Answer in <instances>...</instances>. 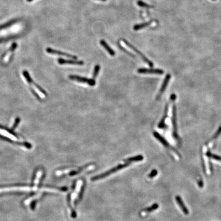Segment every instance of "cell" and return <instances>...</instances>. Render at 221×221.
Here are the masks:
<instances>
[{
  "instance_id": "obj_22",
  "label": "cell",
  "mask_w": 221,
  "mask_h": 221,
  "mask_svg": "<svg viewBox=\"0 0 221 221\" xmlns=\"http://www.w3.org/2000/svg\"><path fill=\"white\" fill-rule=\"evenodd\" d=\"M16 20H12V21H11L9 22H7V23L1 25L0 26V31L3 30L4 29H5V28H7V27H9L11 26L12 24H13L16 23Z\"/></svg>"
},
{
  "instance_id": "obj_27",
  "label": "cell",
  "mask_w": 221,
  "mask_h": 221,
  "mask_svg": "<svg viewBox=\"0 0 221 221\" xmlns=\"http://www.w3.org/2000/svg\"><path fill=\"white\" fill-rule=\"evenodd\" d=\"M175 99H176V95H175V94H172L171 96H170V100L171 101L174 102V101L175 100Z\"/></svg>"
},
{
  "instance_id": "obj_11",
  "label": "cell",
  "mask_w": 221,
  "mask_h": 221,
  "mask_svg": "<svg viewBox=\"0 0 221 221\" xmlns=\"http://www.w3.org/2000/svg\"><path fill=\"white\" fill-rule=\"evenodd\" d=\"M58 63L60 65L64 64H70V65H83L84 62L82 60H65L63 58H59L58 60Z\"/></svg>"
},
{
  "instance_id": "obj_6",
  "label": "cell",
  "mask_w": 221,
  "mask_h": 221,
  "mask_svg": "<svg viewBox=\"0 0 221 221\" xmlns=\"http://www.w3.org/2000/svg\"><path fill=\"white\" fill-rule=\"evenodd\" d=\"M172 124L173 126V136L174 138L179 140V136L177 133V108L175 105L174 104L172 107Z\"/></svg>"
},
{
  "instance_id": "obj_32",
  "label": "cell",
  "mask_w": 221,
  "mask_h": 221,
  "mask_svg": "<svg viewBox=\"0 0 221 221\" xmlns=\"http://www.w3.org/2000/svg\"><path fill=\"white\" fill-rule=\"evenodd\" d=\"M212 1H216V0H212Z\"/></svg>"
},
{
  "instance_id": "obj_14",
  "label": "cell",
  "mask_w": 221,
  "mask_h": 221,
  "mask_svg": "<svg viewBox=\"0 0 221 221\" xmlns=\"http://www.w3.org/2000/svg\"><path fill=\"white\" fill-rule=\"evenodd\" d=\"M175 200L184 214L185 215H188L189 214V211L188 210L187 208L186 207V206L185 205V204L184 203L181 197L179 196H175Z\"/></svg>"
},
{
  "instance_id": "obj_10",
  "label": "cell",
  "mask_w": 221,
  "mask_h": 221,
  "mask_svg": "<svg viewBox=\"0 0 221 221\" xmlns=\"http://www.w3.org/2000/svg\"><path fill=\"white\" fill-rule=\"evenodd\" d=\"M170 78H171V75H170L169 74H167L166 76H165V79L163 81V84H162L161 87L160 89L159 92L157 94V96L156 97V100H159L160 98H161V97L162 96V95L163 94V92L165 91V90L167 86L169 84V81H170Z\"/></svg>"
},
{
  "instance_id": "obj_17",
  "label": "cell",
  "mask_w": 221,
  "mask_h": 221,
  "mask_svg": "<svg viewBox=\"0 0 221 221\" xmlns=\"http://www.w3.org/2000/svg\"><path fill=\"white\" fill-rule=\"evenodd\" d=\"M144 159V157L142 155H138L136 156L132 157H130V158H127L126 159H125L123 161L125 162H127V163H132L133 162L141 161H142Z\"/></svg>"
},
{
  "instance_id": "obj_23",
  "label": "cell",
  "mask_w": 221,
  "mask_h": 221,
  "mask_svg": "<svg viewBox=\"0 0 221 221\" xmlns=\"http://www.w3.org/2000/svg\"><path fill=\"white\" fill-rule=\"evenodd\" d=\"M137 5L140 6V7H144V8H152L153 7L152 6L149 5V4L146 3L145 2H143L141 0H139L137 2Z\"/></svg>"
},
{
  "instance_id": "obj_28",
  "label": "cell",
  "mask_w": 221,
  "mask_h": 221,
  "mask_svg": "<svg viewBox=\"0 0 221 221\" xmlns=\"http://www.w3.org/2000/svg\"><path fill=\"white\" fill-rule=\"evenodd\" d=\"M198 185L200 187H202L203 186V181H202L201 180H200L198 181Z\"/></svg>"
},
{
  "instance_id": "obj_15",
  "label": "cell",
  "mask_w": 221,
  "mask_h": 221,
  "mask_svg": "<svg viewBox=\"0 0 221 221\" xmlns=\"http://www.w3.org/2000/svg\"><path fill=\"white\" fill-rule=\"evenodd\" d=\"M159 208V205L157 203L154 204L153 205L151 206L150 207H147L146 208H145L143 210L141 211L140 212V216L141 217H144L146 214L149 213V212H152L153 211L156 210Z\"/></svg>"
},
{
  "instance_id": "obj_19",
  "label": "cell",
  "mask_w": 221,
  "mask_h": 221,
  "mask_svg": "<svg viewBox=\"0 0 221 221\" xmlns=\"http://www.w3.org/2000/svg\"><path fill=\"white\" fill-rule=\"evenodd\" d=\"M17 47V44H14L12 45V46L11 47V48L9 50V53H7V55H6L4 58L3 62L4 63H8V61L9 60V58L10 57L11 52L12 51H14L15 49Z\"/></svg>"
},
{
  "instance_id": "obj_7",
  "label": "cell",
  "mask_w": 221,
  "mask_h": 221,
  "mask_svg": "<svg viewBox=\"0 0 221 221\" xmlns=\"http://www.w3.org/2000/svg\"><path fill=\"white\" fill-rule=\"evenodd\" d=\"M154 136L162 144H163V146H164L167 149H170L172 151H173L174 153H175L179 157H181V155L180 154L178 151L176 149H175L174 147L170 146V144H169V142H167L165 139L161 135H160L159 134L157 133V132H154L153 133Z\"/></svg>"
},
{
  "instance_id": "obj_29",
  "label": "cell",
  "mask_w": 221,
  "mask_h": 221,
  "mask_svg": "<svg viewBox=\"0 0 221 221\" xmlns=\"http://www.w3.org/2000/svg\"><path fill=\"white\" fill-rule=\"evenodd\" d=\"M10 38H4V39H0V43H1L3 42H5V40H9Z\"/></svg>"
},
{
  "instance_id": "obj_2",
  "label": "cell",
  "mask_w": 221,
  "mask_h": 221,
  "mask_svg": "<svg viewBox=\"0 0 221 221\" xmlns=\"http://www.w3.org/2000/svg\"><path fill=\"white\" fill-rule=\"evenodd\" d=\"M131 163H127L125 162L124 164H120L119 165H117L116 167H114L113 169H110V170H108L107 172L102 173V174H100L99 175H97L94 177L92 178V181H95L100 180V179H104L105 178L107 177L108 176H109L110 175L114 174L116 172H117L118 170H121L122 169H124L126 167L128 166V165H130Z\"/></svg>"
},
{
  "instance_id": "obj_1",
  "label": "cell",
  "mask_w": 221,
  "mask_h": 221,
  "mask_svg": "<svg viewBox=\"0 0 221 221\" xmlns=\"http://www.w3.org/2000/svg\"><path fill=\"white\" fill-rule=\"evenodd\" d=\"M40 178V176H36L34 181V186H16L12 187H7L0 188V193H6L8 192H30L32 191H35L38 190V186Z\"/></svg>"
},
{
  "instance_id": "obj_21",
  "label": "cell",
  "mask_w": 221,
  "mask_h": 221,
  "mask_svg": "<svg viewBox=\"0 0 221 221\" xmlns=\"http://www.w3.org/2000/svg\"><path fill=\"white\" fill-rule=\"evenodd\" d=\"M100 65H96L95 66L93 71V75H92V78L93 79H95L96 78L97 76L98 75V73L100 71Z\"/></svg>"
},
{
  "instance_id": "obj_30",
  "label": "cell",
  "mask_w": 221,
  "mask_h": 221,
  "mask_svg": "<svg viewBox=\"0 0 221 221\" xmlns=\"http://www.w3.org/2000/svg\"><path fill=\"white\" fill-rule=\"evenodd\" d=\"M34 0H27V1L28 2H32V1H33Z\"/></svg>"
},
{
  "instance_id": "obj_18",
  "label": "cell",
  "mask_w": 221,
  "mask_h": 221,
  "mask_svg": "<svg viewBox=\"0 0 221 221\" xmlns=\"http://www.w3.org/2000/svg\"><path fill=\"white\" fill-rule=\"evenodd\" d=\"M153 21H151L145 22V23H141L139 24L135 25V26H134L133 29L135 31L140 30L142 28H144L149 26L152 23H153Z\"/></svg>"
},
{
  "instance_id": "obj_12",
  "label": "cell",
  "mask_w": 221,
  "mask_h": 221,
  "mask_svg": "<svg viewBox=\"0 0 221 221\" xmlns=\"http://www.w3.org/2000/svg\"><path fill=\"white\" fill-rule=\"evenodd\" d=\"M169 104H166V105L165 106V110L164 112V114H163V117L162 118L161 121H160V122L158 124V128H165L166 125L165 124V119L167 117V115H168V112H169Z\"/></svg>"
},
{
  "instance_id": "obj_3",
  "label": "cell",
  "mask_w": 221,
  "mask_h": 221,
  "mask_svg": "<svg viewBox=\"0 0 221 221\" xmlns=\"http://www.w3.org/2000/svg\"><path fill=\"white\" fill-rule=\"evenodd\" d=\"M23 75L25 77V79H26L27 82L30 84L32 89L34 90V91L37 93V95L41 99H44L46 98V94H45V93L42 91L40 90V89L34 83V81H32L31 79L30 78V76L28 74V72L27 71H24L23 72Z\"/></svg>"
},
{
  "instance_id": "obj_31",
  "label": "cell",
  "mask_w": 221,
  "mask_h": 221,
  "mask_svg": "<svg viewBox=\"0 0 221 221\" xmlns=\"http://www.w3.org/2000/svg\"><path fill=\"white\" fill-rule=\"evenodd\" d=\"M99 1H102V2H105L107 0H99Z\"/></svg>"
},
{
  "instance_id": "obj_5",
  "label": "cell",
  "mask_w": 221,
  "mask_h": 221,
  "mask_svg": "<svg viewBox=\"0 0 221 221\" xmlns=\"http://www.w3.org/2000/svg\"><path fill=\"white\" fill-rule=\"evenodd\" d=\"M69 78L73 81H77L78 82L84 83L89 84L90 86H94L96 84L95 81L94 79H89L86 77H81L80 76L76 75H70L69 76Z\"/></svg>"
},
{
  "instance_id": "obj_26",
  "label": "cell",
  "mask_w": 221,
  "mask_h": 221,
  "mask_svg": "<svg viewBox=\"0 0 221 221\" xmlns=\"http://www.w3.org/2000/svg\"><path fill=\"white\" fill-rule=\"evenodd\" d=\"M19 121H20V119H19V118L16 119V120L14 121V124H13V126H12V129H14V128H16V126H17V125L19 124Z\"/></svg>"
},
{
  "instance_id": "obj_13",
  "label": "cell",
  "mask_w": 221,
  "mask_h": 221,
  "mask_svg": "<svg viewBox=\"0 0 221 221\" xmlns=\"http://www.w3.org/2000/svg\"><path fill=\"white\" fill-rule=\"evenodd\" d=\"M0 135H2L4 137L9 138L11 140L13 141H19L18 138L15 136L13 134L9 132H8L7 130L3 129V128H0Z\"/></svg>"
},
{
  "instance_id": "obj_4",
  "label": "cell",
  "mask_w": 221,
  "mask_h": 221,
  "mask_svg": "<svg viewBox=\"0 0 221 221\" xmlns=\"http://www.w3.org/2000/svg\"><path fill=\"white\" fill-rule=\"evenodd\" d=\"M122 40L123 41V42L125 43V44L126 45V46H128V47L130 48L131 49H132L134 51H135V52L137 53V54L140 55L141 57V58H142V60L146 62V63H147L148 65H149V67H153L154 66V63H152V61H151V60H149L148 58L144 55L143 53L141 52L140 51H139L134 46L132 45V44L128 42V41H127L125 39H122Z\"/></svg>"
},
{
  "instance_id": "obj_9",
  "label": "cell",
  "mask_w": 221,
  "mask_h": 221,
  "mask_svg": "<svg viewBox=\"0 0 221 221\" xmlns=\"http://www.w3.org/2000/svg\"><path fill=\"white\" fill-rule=\"evenodd\" d=\"M137 72L140 74H155L158 75H162L164 73L162 69H159L140 68L138 69Z\"/></svg>"
},
{
  "instance_id": "obj_24",
  "label": "cell",
  "mask_w": 221,
  "mask_h": 221,
  "mask_svg": "<svg viewBox=\"0 0 221 221\" xmlns=\"http://www.w3.org/2000/svg\"><path fill=\"white\" fill-rule=\"evenodd\" d=\"M221 133V126H220L219 128H218V131H217V132H216V133H215V134H214V136H213V137L211 138L210 139V140H209L208 141H207V142H206V144H208V143H209V142H211V141L213 140L214 139H215L217 138H218L219 136V135H220V134Z\"/></svg>"
},
{
  "instance_id": "obj_25",
  "label": "cell",
  "mask_w": 221,
  "mask_h": 221,
  "mask_svg": "<svg viewBox=\"0 0 221 221\" xmlns=\"http://www.w3.org/2000/svg\"><path fill=\"white\" fill-rule=\"evenodd\" d=\"M157 174H158V171H157V170H156V169H153L151 172V173L149 175V177L150 178H153L155 177L157 175Z\"/></svg>"
},
{
  "instance_id": "obj_8",
  "label": "cell",
  "mask_w": 221,
  "mask_h": 221,
  "mask_svg": "<svg viewBox=\"0 0 221 221\" xmlns=\"http://www.w3.org/2000/svg\"><path fill=\"white\" fill-rule=\"evenodd\" d=\"M46 51L49 54L51 55H58L60 56H64L68 57V58H72L73 60H76L77 59V57L73 55H70L67 53L63 52L61 51H58V50H56L55 49H53L50 48H47L46 49Z\"/></svg>"
},
{
  "instance_id": "obj_20",
  "label": "cell",
  "mask_w": 221,
  "mask_h": 221,
  "mask_svg": "<svg viewBox=\"0 0 221 221\" xmlns=\"http://www.w3.org/2000/svg\"><path fill=\"white\" fill-rule=\"evenodd\" d=\"M206 155L208 158H211V159H214L216 160L217 161H219L221 162V157L217 155L211 153L210 151H208L207 153H206Z\"/></svg>"
},
{
  "instance_id": "obj_16",
  "label": "cell",
  "mask_w": 221,
  "mask_h": 221,
  "mask_svg": "<svg viewBox=\"0 0 221 221\" xmlns=\"http://www.w3.org/2000/svg\"><path fill=\"white\" fill-rule=\"evenodd\" d=\"M100 43L101 45L108 51V52L109 53V55H110L111 56H114L115 55V52L109 46V45L107 43L105 40H100Z\"/></svg>"
}]
</instances>
